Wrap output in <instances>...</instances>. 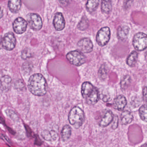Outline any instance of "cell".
Instances as JSON below:
<instances>
[{
  "mask_svg": "<svg viewBox=\"0 0 147 147\" xmlns=\"http://www.w3.org/2000/svg\"><path fill=\"white\" fill-rule=\"evenodd\" d=\"M13 29L17 34H22L25 32L27 27V22L21 17L16 19L13 23Z\"/></svg>",
  "mask_w": 147,
  "mask_h": 147,
  "instance_id": "30bf717a",
  "label": "cell"
},
{
  "mask_svg": "<svg viewBox=\"0 0 147 147\" xmlns=\"http://www.w3.org/2000/svg\"><path fill=\"white\" fill-rule=\"evenodd\" d=\"M84 120V111L78 107H74L70 111L69 121L70 123L75 128L80 127Z\"/></svg>",
  "mask_w": 147,
  "mask_h": 147,
  "instance_id": "3957f363",
  "label": "cell"
},
{
  "mask_svg": "<svg viewBox=\"0 0 147 147\" xmlns=\"http://www.w3.org/2000/svg\"><path fill=\"white\" fill-rule=\"evenodd\" d=\"M107 70L105 65H103L99 69L98 71V76L101 79H104L106 78Z\"/></svg>",
  "mask_w": 147,
  "mask_h": 147,
  "instance_id": "4316f807",
  "label": "cell"
},
{
  "mask_svg": "<svg viewBox=\"0 0 147 147\" xmlns=\"http://www.w3.org/2000/svg\"><path fill=\"white\" fill-rule=\"evenodd\" d=\"M141 102L140 99L138 97H134L133 98L131 101V105L134 108L138 107L140 104Z\"/></svg>",
  "mask_w": 147,
  "mask_h": 147,
  "instance_id": "f546056e",
  "label": "cell"
},
{
  "mask_svg": "<svg viewBox=\"0 0 147 147\" xmlns=\"http://www.w3.org/2000/svg\"><path fill=\"white\" fill-rule=\"evenodd\" d=\"M131 83V78L128 75L124 76L121 80L120 86L123 90H125L129 87Z\"/></svg>",
  "mask_w": 147,
  "mask_h": 147,
  "instance_id": "603a6c76",
  "label": "cell"
},
{
  "mask_svg": "<svg viewBox=\"0 0 147 147\" xmlns=\"http://www.w3.org/2000/svg\"><path fill=\"white\" fill-rule=\"evenodd\" d=\"M16 45V39L14 34L9 32L5 34L3 38V48L7 51H12L15 47Z\"/></svg>",
  "mask_w": 147,
  "mask_h": 147,
  "instance_id": "ba28073f",
  "label": "cell"
},
{
  "mask_svg": "<svg viewBox=\"0 0 147 147\" xmlns=\"http://www.w3.org/2000/svg\"><path fill=\"white\" fill-rule=\"evenodd\" d=\"M133 0H124V7L126 9H128L131 6Z\"/></svg>",
  "mask_w": 147,
  "mask_h": 147,
  "instance_id": "d6a6232c",
  "label": "cell"
},
{
  "mask_svg": "<svg viewBox=\"0 0 147 147\" xmlns=\"http://www.w3.org/2000/svg\"><path fill=\"white\" fill-rule=\"evenodd\" d=\"M21 57L23 59H28L32 57V53L28 49H24L22 52Z\"/></svg>",
  "mask_w": 147,
  "mask_h": 147,
  "instance_id": "83f0119b",
  "label": "cell"
},
{
  "mask_svg": "<svg viewBox=\"0 0 147 147\" xmlns=\"http://www.w3.org/2000/svg\"><path fill=\"white\" fill-rule=\"evenodd\" d=\"M71 0H59V2L63 6H67L70 3Z\"/></svg>",
  "mask_w": 147,
  "mask_h": 147,
  "instance_id": "836d02e7",
  "label": "cell"
},
{
  "mask_svg": "<svg viewBox=\"0 0 147 147\" xmlns=\"http://www.w3.org/2000/svg\"><path fill=\"white\" fill-rule=\"evenodd\" d=\"M71 134V129L69 125L64 126L61 131V139L63 142L68 141L70 138Z\"/></svg>",
  "mask_w": 147,
  "mask_h": 147,
  "instance_id": "d6986e66",
  "label": "cell"
},
{
  "mask_svg": "<svg viewBox=\"0 0 147 147\" xmlns=\"http://www.w3.org/2000/svg\"><path fill=\"white\" fill-rule=\"evenodd\" d=\"M32 65L29 63H24L22 66L23 70L26 73H28L30 72L32 70Z\"/></svg>",
  "mask_w": 147,
  "mask_h": 147,
  "instance_id": "f1b7e54d",
  "label": "cell"
},
{
  "mask_svg": "<svg viewBox=\"0 0 147 147\" xmlns=\"http://www.w3.org/2000/svg\"><path fill=\"white\" fill-rule=\"evenodd\" d=\"M41 136L43 139L47 141H54L58 137V134L54 130H45L42 131Z\"/></svg>",
  "mask_w": 147,
  "mask_h": 147,
  "instance_id": "2e32d148",
  "label": "cell"
},
{
  "mask_svg": "<svg viewBox=\"0 0 147 147\" xmlns=\"http://www.w3.org/2000/svg\"><path fill=\"white\" fill-rule=\"evenodd\" d=\"M138 54L137 52L134 51L128 57L127 60V63L130 67H134L138 59Z\"/></svg>",
  "mask_w": 147,
  "mask_h": 147,
  "instance_id": "7402d4cb",
  "label": "cell"
},
{
  "mask_svg": "<svg viewBox=\"0 0 147 147\" xmlns=\"http://www.w3.org/2000/svg\"><path fill=\"white\" fill-rule=\"evenodd\" d=\"M129 32V28L128 26H121L118 28L117 36L120 40L123 41L127 38Z\"/></svg>",
  "mask_w": 147,
  "mask_h": 147,
  "instance_id": "9a60e30c",
  "label": "cell"
},
{
  "mask_svg": "<svg viewBox=\"0 0 147 147\" xmlns=\"http://www.w3.org/2000/svg\"><path fill=\"white\" fill-rule=\"evenodd\" d=\"M26 19L31 29L34 31H38L42 28L43 26L42 19L38 14L29 13L27 16Z\"/></svg>",
  "mask_w": 147,
  "mask_h": 147,
  "instance_id": "8992f818",
  "label": "cell"
},
{
  "mask_svg": "<svg viewBox=\"0 0 147 147\" xmlns=\"http://www.w3.org/2000/svg\"><path fill=\"white\" fill-rule=\"evenodd\" d=\"M66 58L71 64L75 66H80L86 61V58L84 55L78 51L70 52L66 55Z\"/></svg>",
  "mask_w": 147,
  "mask_h": 147,
  "instance_id": "277c9868",
  "label": "cell"
},
{
  "mask_svg": "<svg viewBox=\"0 0 147 147\" xmlns=\"http://www.w3.org/2000/svg\"><path fill=\"white\" fill-rule=\"evenodd\" d=\"M133 45L137 51H141L147 48V35L142 32H139L134 35Z\"/></svg>",
  "mask_w": 147,
  "mask_h": 147,
  "instance_id": "5b68a950",
  "label": "cell"
},
{
  "mask_svg": "<svg viewBox=\"0 0 147 147\" xmlns=\"http://www.w3.org/2000/svg\"><path fill=\"white\" fill-rule=\"evenodd\" d=\"M89 26V21L86 16H83L78 26V29L81 31L86 30Z\"/></svg>",
  "mask_w": 147,
  "mask_h": 147,
  "instance_id": "d4e9b609",
  "label": "cell"
},
{
  "mask_svg": "<svg viewBox=\"0 0 147 147\" xmlns=\"http://www.w3.org/2000/svg\"><path fill=\"white\" fill-rule=\"evenodd\" d=\"M2 40L3 38L0 35V50L3 48L2 46Z\"/></svg>",
  "mask_w": 147,
  "mask_h": 147,
  "instance_id": "8d00e7d4",
  "label": "cell"
},
{
  "mask_svg": "<svg viewBox=\"0 0 147 147\" xmlns=\"http://www.w3.org/2000/svg\"><path fill=\"white\" fill-rule=\"evenodd\" d=\"M134 119L133 115L128 111H123L121 114V123L123 125H127L132 122Z\"/></svg>",
  "mask_w": 147,
  "mask_h": 147,
  "instance_id": "ac0fdd59",
  "label": "cell"
},
{
  "mask_svg": "<svg viewBox=\"0 0 147 147\" xmlns=\"http://www.w3.org/2000/svg\"><path fill=\"white\" fill-rule=\"evenodd\" d=\"M6 113L8 117L14 121H17L19 120V117L17 114L12 110H7Z\"/></svg>",
  "mask_w": 147,
  "mask_h": 147,
  "instance_id": "484cf974",
  "label": "cell"
},
{
  "mask_svg": "<svg viewBox=\"0 0 147 147\" xmlns=\"http://www.w3.org/2000/svg\"><path fill=\"white\" fill-rule=\"evenodd\" d=\"M113 117L114 115L111 111L105 110L103 112L101 116V119L98 123L99 126L102 127H105L109 126L112 122Z\"/></svg>",
  "mask_w": 147,
  "mask_h": 147,
  "instance_id": "8fae6325",
  "label": "cell"
},
{
  "mask_svg": "<svg viewBox=\"0 0 147 147\" xmlns=\"http://www.w3.org/2000/svg\"><path fill=\"white\" fill-rule=\"evenodd\" d=\"M143 99L145 101H147V87H144L143 90Z\"/></svg>",
  "mask_w": 147,
  "mask_h": 147,
  "instance_id": "e575fe53",
  "label": "cell"
},
{
  "mask_svg": "<svg viewBox=\"0 0 147 147\" xmlns=\"http://www.w3.org/2000/svg\"><path fill=\"white\" fill-rule=\"evenodd\" d=\"M127 104L126 98L123 95H119L114 99L113 106L115 109L122 111L126 107Z\"/></svg>",
  "mask_w": 147,
  "mask_h": 147,
  "instance_id": "4fadbf2b",
  "label": "cell"
},
{
  "mask_svg": "<svg viewBox=\"0 0 147 147\" xmlns=\"http://www.w3.org/2000/svg\"><path fill=\"white\" fill-rule=\"evenodd\" d=\"M112 3L111 0H102L101 9L104 13L108 14L111 11Z\"/></svg>",
  "mask_w": 147,
  "mask_h": 147,
  "instance_id": "44dd1931",
  "label": "cell"
},
{
  "mask_svg": "<svg viewBox=\"0 0 147 147\" xmlns=\"http://www.w3.org/2000/svg\"><path fill=\"white\" fill-rule=\"evenodd\" d=\"M110 36V28L108 27L102 28L98 31L97 34V43L100 46H105L109 42Z\"/></svg>",
  "mask_w": 147,
  "mask_h": 147,
  "instance_id": "52a82bcc",
  "label": "cell"
},
{
  "mask_svg": "<svg viewBox=\"0 0 147 147\" xmlns=\"http://www.w3.org/2000/svg\"><path fill=\"white\" fill-rule=\"evenodd\" d=\"M99 0H88L86 3V8L90 13H92L96 10L99 5Z\"/></svg>",
  "mask_w": 147,
  "mask_h": 147,
  "instance_id": "ffe728a7",
  "label": "cell"
},
{
  "mask_svg": "<svg viewBox=\"0 0 147 147\" xmlns=\"http://www.w3.org/2000/svg\"><path fill=\"white\" fill-rule=\"evenodd\" d=\"M15 85V87L16 89H20V90H22L25 87V85H24L23 82L21 80L16 81Z\"/></svg>",
  "mask_w": 147,
  "mask_h": 147,
  "instance_id": "1f68e13d",
  "label": "cell"
},
{
  "mask_svg": "<svg viewBox=\"0 0 147 147\" xmlns=\"http://www.w3.org/2000/svg\"><path fill=\"white\" fill-rule=\"evenodd\" d=\"M78 48L83 53H90L93 50V44L88 38H84L80 40L78 43Z\"/></svg>",
  "mask_w": 147,
  "mask_h": 147,
  "instance_id": "9c48e42d",
  "label": "cell"
},
{
  "mask_svg": "<svg viewBox=\"0 0 147 147\" xmlns=\"http://www.w3.org/2000/svg\"><path fill=\"white\" fill-rule=\"evenodd\" d=\"M140 147H147V144L146 143V144H144V145H142Z\"/></svg>",
  "mask_w": 147,
  "mask_h": 147,
  "instance_id": "f35d334b",
  "label": "cell"
},
{
  "mask_svg": "<svg viewBox=\"0 0 147 147\" xmlns=\"http://www.w3.org/2000/svg\"><path fill=\"white\" fill-rule=\"evenodd\" d=\"M28 88L31 93L36 96H44L46 94L47 84L45 78L40 74H35L29 78Z\"/></svg>",
  "mask_w": 147,
  "mask_h": 147,
  "instance_id": "6da1fadb",
  "label": "cell"
},
{
  "mask_svg": "<svg viewBox=\"0 0 147 147\" xmlns=\"http://www.w3.org/2000/svg\"><path fill=\"white\" fill-rule=\"evenodd\" d=\"M21 4V0H9L8 6L12 13H16L20 11Z\"/></svg>",
  "mask_w": 147,
  "mask_h": 147,
  "instance_id": "e0dca14e",
  "label": "cell"
},
{
  "mask_svg": "<svg viewBox=\"0 0 147 147\" xmlns=\"http://www.w3.org/2000/svg\"><path fill=\"white\" fill-rule=\"evenodd\" d=\"M3 137V138H5V139H6V140H7V142H9V140L8 139H7V137H6V136H5L4 135H2Z\"/></svg>",
  "mask_w": 147,
  "mask_h": 147,
  "instance_id": "74e56055",
  "label": "cell"
},
{
  "mask_svg": "<svg viewBox=\"0 0 147 147\" xmlns=\"http://www.w3.org/2000/svg\"><path fill=\"white\" fill-rule=\"evenodd\" d=\"M139 115L141 119L147 122V104L142 105L139 110Z\"/></svg>",
  "mask_w": 147,
  "mask_h": 147,
  "instance_id": "cb8c5ba5",
  "label": "cell"
},
{
  "mask_svg": "<svg viewBox=\"0 0 147 147\" xmlns=\"http://www.w3.org/2000/svg\"><path fill=\"white\" fill-rule=\"evenodd\" d=\"M3 16V10L2 8L0 6V19Z\"/></svg>",
  "mask_w": 147,
  "mask_h": 147,
  "instance_id": "d590c367",
  "label": "cell"
},
{
  "mask_svg": "<svg viewBox=\"0 0 147 147\" xmlns=\"http://www.w3.org/2000/svg\"><path fill=\"white\" fill-rule=\"evenodd\" d=\"M81 94L86 103L89 105L96 104L100 97L97 88L89 82L83 83L81 86Z\"/></svg>",
  "mask_w": 147,
  "mask_h": 147,
  "instance_id": "7a4b0ae2",
  "label": "cell"
},
{
  "mask_svg": "<svg viewBox=\"0 0 147 147\" xmlns=\"http://www.w3.org/2000/svg\"><path fill=\"white\" fill-rule=\"evenodd\" d=\"M12 84V79L8 75H4L0 79V87L1 90L7 92L10 90Z\"/></svg>",
  "mask_w": 147,
  "mask_h": 147,
  "instance_id": "5bb4252c",
  "label": "cell"
},
{
  "mask_svg": "<svg viewBox=\"0 0 147 147\" xmlns=\"http://www.w3.org/2000/svg\"><path fill=\"white\" fill-rule=\"evenodd\" d=\"M53 24L57 31H61L65 28V22L62 13H57L55 14L53 19Z\"/></svg>",
  "mask_w": 147,
  "mask_h": 147,
  "instance_id": "7c38bea8",
  "label": "cell"
},
{
  "mask_svg": "<svg viewBox=\"0 0 147 147\" xmlns=\"http://www.w3.org/2000/svg\"><path fill=\"white\" fill-rule=\"evenodd\" d=\"M111 123H112V126H111L112 128L114 129L117 128L118 125V117L117 115H115L114 116L113 119Z\"/></svg>",
  "mask_w": 147,
  "mask_h": 147,
  "instance_id": "4dcf8cb0",
  "label": "cell"
}]
</instances>
